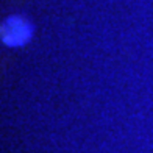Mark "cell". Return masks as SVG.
Instances as JSON below:
<instances>
[{
	"instance_id": "6da1fadb",
	"label": "cell",
	"mask_w": 153,
	"mask_h": 153,
	"mask_svg": "<svg viewBox=\"0 0 153 153\" xmlns=\"http://www.w3.org/2000/svg\"><path fill=\"white\" fill-rule=\"evenodd\" d=\"M27 34H28L27 27L24 25V22H20L17 19L8 20L3 27V38H5V41H8V42L17 44L27 36Z\"/></svg>"
}]
</instances>
